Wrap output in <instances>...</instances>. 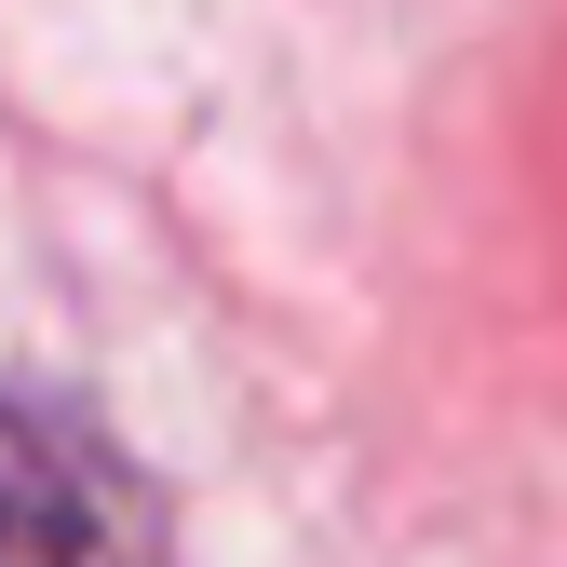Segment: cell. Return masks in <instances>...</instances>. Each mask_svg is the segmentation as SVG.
<instances>
[{
    "instance_id": "cell-1",
    "label": "cell",
    "mask_w": 567,
    "mask_h": 567,
    "mask_svg": "<svg viewBox=\"0 0 567 567\" xmlns=\"http://www.w3.org/2000/svg\"><path fill=\"white\" fill-rule=\"evenodd\" d=\"M0 567H176L163 486L54 379H0Z\"/></svg>"
}]
</instances>
